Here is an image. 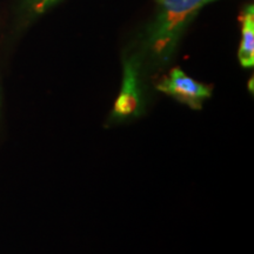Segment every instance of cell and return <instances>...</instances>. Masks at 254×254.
<instances>
[{
    "instance_id": "obj_1",
    "label": "cell",
    "mask_w": 254,
    "mask_h": 254,
    "mask_svg": "<svg viewBox=\"0 0 254 254\" xmlns=\"http://www.w3.org/2000/svg\"><path fill=\"white\" fill-rule=\"evenodd\" d=\"M159 11L147 31L146 47L152 58L166 63L177 49L184 30L205 0H158Z\"/></svg>"
},
{
    "instance_id": "obj_2",
    "label": "cell",
    "mask_w": 254,
    "mask_h": 254,
    "mask_svg": "<svg viewBox=\"0 0 254 254\" xmlns=\"http://www.w3.org/2000/svg\"><path fill=\"white\" fill-rule=\"evenodd\" d=\"M157 90L193 110H201L204 101L212 95L211 86L194 80L178 67L158 82Z\"/></svg>"
},
{
    "instance_id": "obj_3",
    "label": "cell",
    "mask_w": 254,
    "mask_h": 254,
    "mask_svg": "<svg viewBox=\"0 0 254 254\" xmlns=\"http://www.w3.org/2000/svg\"><path fill=\"white\" fill-rule=\"evenodd\" d=\"M142 110L140 82H139V65L135 58L124 59V77L120 93L113 105L111 120L125 122L135 118Z\"/></svg>"
},
{
    "instance_id": "obj_4",
    "label": "cell",
    "mask_w": 254,
    "mask_h": 254,
    "mask_svg": "<svg viewBox=\"0 0 254 254\" xmlns=\"http://www.w3.org/2000/svg\"><path fill=\"white\" fill-rule=\"evenodd\" d=\"M239 20L243 25V38L238 52L240 65L245 68L254 66V6L249 5L244 9Z\"/></svg>"
},
{
    "instance_id": "obj_5",
    "label": "cell",
    "mask_w": 254,
    "mask_h": 254,
    "mask_svg": "<svg viewBox=\"0 0 254 254\" xmlns=\"http://www.w3.org/2000/svg\"><path fill=\"white\" fill-rule=\"evenodd\" d=\"M62 0H26V9L32 14H41Z\"/></svg>"
},
{
    "instance_id": "obj_6",
    "label": "cell",
    "mask_w": 254,
    "mask_h": 254,
    "mask_svg": "<svg viewBox=\"0 0 254 254\" xmlns=\"http://www.w3.org/2000/svg\"><path fill=\"white\" fill-rule=\"evenodd\" d=\"M213 1H217V0H205V5L211 4V2H213Z\"/></svg>"
}]
</instances>
